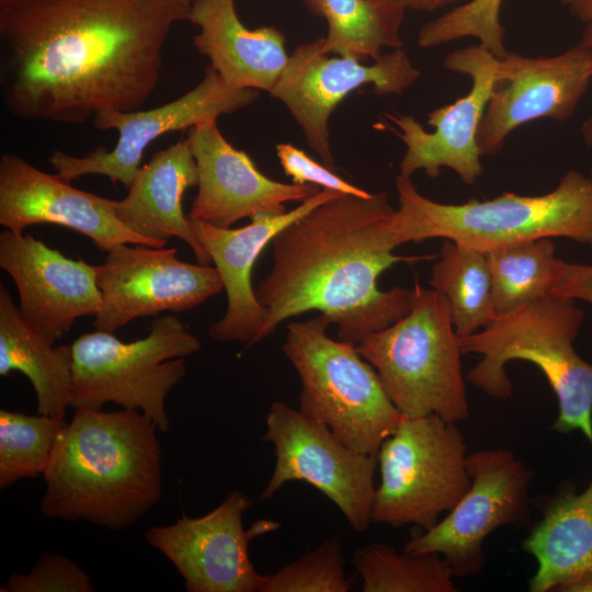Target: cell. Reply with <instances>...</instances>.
<instances>
[{"label": "cell", "instance_id": "1", "mask_svg": "<svg viewBox=\"0 0 592 592\" xmlns=\"http://www.w3.org/2000/svg\"><path fill=\"white\" fill-rule=\"evenodd\" d=\"M193 0H0V84L22 119L79 124L130 112L157 88Z\"/></svg>", "mask_w": 592, "mask_h": 592}, {"label": "cell", "instance_id": "2", "mask_svg": "<svg viewBox=\"0 0 592 592\" xmlns=\"http://www.w3.org/2000/svg\"><path fill=\"white\" fill-rule=\"evenodd\" d=\"M394 212L386 192L341 194L283 228L271 242V271L254 287L267 311L263 339L284 320L317 310L338 326V340L356 346L406 316L413 288L380 291L377 280L394 264L434 257L392 253Z\"/></svg>", "mask_w": 592, "mask_h": 592}, {"label": "cell", "instance_id": "3", "mask_svg": "<svg viewBox=\"0 0 592 592\" xmlns=\"http://www.w3.org/2000/svg\"><path fill=\"white\" fill-rule=\"evenodd\" d=\"M157 429L139 410L77 408L43 474L39 512L114 531L135 524L162 494Z\"/></svg>", "mask_w": 592, "mask_h": 592}, {"label": "cell", "instance_id": "4", "mask_svg": "<svg viewBox=\"0 0 592 592\" xmlns=\"http://www.w3.org/2000/svg\"><path fill=\"white\" fill-rule=\"evenodd\" d=\"M399 207L390 218L397 246L444 238L481 252L563 237L592 247V178L570 170L551 192L503 193L491 200L442 204L423 196L411 178H396Z\"/></svg>", "mask_w": 592, "mask_h": 592}, {"label": "cell", "instance_id": "5", "mask_svg": "<svg viewBox=\"0 0 592 592\" xmlns=\"http://www.w3.org/2000/svg\"><path fill=\"white\" fill-rule=\"evenodd\" d=\"M584 318L574 299L547 296L497 317L480 331L460 338L463 354L482 358L467 372V380L487 396L506 399L512 383L505 365L513 360L535 364L558 400L551 430L581 431L592 446V364L573 348Z\"/></svg>", "mask_w": 592, "mask_h": 592}, {"label": "cell", "instance_id": "6", "mask_svg": "<svg viewBox=\"0 0 592 592\" xmlns=\"http://www.w3.org/2000/svg\"><path fill=\"white\" fill-rule=\"evenodd\" d=\"M356 351L376 369L402 415L436 414L456 423L469 418L460 337L448 299L434 288L415 281L410 311L364 338Z\"/></svg>", "mask_w": 592, "mask_h": 592}, {"label": "cell", "instance_id": "7", "mask_svg": "<svg viewBox=\"0 0 592 592\" xmlns=\"http://www.w3.org/2000/svg\"><path fill=\"white\" fill-rule=\"evenodd\" d=\"M329 325L321 314L287 325L282 350L301 383L299 411L349 447L377 456L402 414L356 346L328 337Z\"/></svg>", "mask_w": 592, "mask_h": 592}, {"label": "cell", "instance_id": "8", "mask_svg": "<svg viewBox=\"0 0 592 592\" xmlns=\"http://www.w3.org/2000/svg\"><path fill=\"white\" fill-rule=\"evenodd\" d=\"M200 348V340L172 315L153 320L149 334L133 342L106 331L82 334L71 345L70 407L101 409L114 402L141 411L167 432V395L185 375L184 357Z\"/></svg>", "mask_w": 592, "mask_h": 592}, {"label": "cell", "instance_id": "9", "mask_svg": "<svg viewBox=\"0 0 592 592\" xmlns=\"http://www.w3.org/2000/svg\"><path fill=\"white\" fill-rule=\"evenodd\" d=\"M467 455L456 422L436 414L402 415L377 454L380 482L374 496L372 522L432 528L470 487Z\"/></svg>", "mask_w": 592, "mask_h": 592}, {"label": "cell", "instance_id": "10", "mask_svg": "<svg viewBox=\"0 0 592 592\" xmlns=\"http://www.w3.org/2000/svg\"><path fill=\"white\" fill-rule=\"evenodd\" d=\"M470 487L458 503L432 528L413 536L402 550L436 553L457 578L483 569V542L494 530L523 526L531 517L528 489L534 471L506 448H487L467 455Z\"/></svg>", "mask_w": 592, "mask_h": 592}, {"label": "cell", "instance_id": "11", "mask_svg": "<svg viewBox=\"0 0 592 592\" xmlns=\"http://www.w3.org/2000/svg\"><path fill=\"white\" fill-rule=\"evenodd\" d=\"M265 423L262 440L273 444L275 465L260 499L304 481L330 499L354 531L364 532L372 522L377 456L349 447L326 424L281 401L271 405Z\"/></svg>", "mask_w": 592, "mask_h": 592}, {"label": "cell", "instance_id": "12", "mask_svg": "<svg viewBox=\"0 0 592 592\" xmlns=\"http://www.w3.org/2000/svg\"><path fill=\"white\" fill-rule=\"evenodd\" d=\"M329 55L322 50V37L297 46L270 94L289 110L321 162L335 171L329 118L337 105L366 84L380 95L402 94L420 71L402 48L382 55L373 65Z\"/></svg>", "mask_w": 592, "mask_h": 592}, {"label": "cell", "instance_id": "13", "mask_svg": "<svg viewBox=\"0 0 592 592\" xmlns=\"http://www.w3.org/2000/svg\"><path fill=\"white\" fill-rule=\"evenodd\" d=\"M258 96V90L227 84L209 65L194 89L167 104L145 111L102 110L95 113L92 117L95 128L116 129L118 133L112 150L99 146L82 157L55 150L48 161L57 174L68 182L82 175L100 174L128 187L140 168L146 148L155 139L166 133L189 129L204 121L236 112Z\"/></svg>", "mask_w": 592, "mask_h": 592}, {"label": "cell", "instance_id": "14", "mask_svg": "<svg viewBox=\"0 0 592 592\" xmlns=\"http://www.w3.org/2000/svg\"><path fill=\"white\" fill-rule=\"evenodd\" d=\"M106 253L96 266L101 308L93 327L99 331L113 333L135 318L190 310L224 288L216 267L183 262L175 248L118 243Z\"/></svg>", "mask_w": 592, "mask_h": 592}, {"label": "cell", "instance_id": "15", "mask_svg": "<svg viewBox=\"0 0 592 592\" xmlns=\"http://www.w3.org/2000/svg\"><path fill=\"white\" fill-rule=\"evenodd\" d=\"M253 503L232 491L209 513L152 526L145 538L175 567L189 592H259L262 574L249 557L255 536L276 530L272 521H258L244 531L242 516Z\"/></svg>", "mask_w": 592, "mask_h": 592}, {"label": "cell", "instance_id": "16", "mask_svg": "<svg viewBox=\"0 0 592 592\" xmlns=\"http://www.w3.org/2000/svg\"><path fill=\"white\" fill-rule=\"evenodd\" d=\"M499 59L481 45H470L449 53L444 67L471 78L470 91L454 103L434 109L428 114L426 132L412 115L386 116L394 122L389 129L406 145L399 169L403 177L423 169L430 178L440 175L441 168L454 170L466 184L482 174L480 149L477 141L479 125L493 92Z\"/></svg>", "mask_w": 592, "mask_h": 592}, {"label": "cell", "instance_id": "17", "mask_svg": "<svg viewBox=\"0 0 592 592\" xmlns=\"http://www.w3.org/2000/svg\"><path fill=\"white\" fill-rule=\"evenodd\" d=\"M592 79V48L579 44L553 57L508 53L499 59L493 92L479 125L481 156L498 153L506 136L539 118L572 116Z\"/></svg>", "mask_w": 592, "mask_h": 592}, {"label": "cell", "instance_id": "18", "mask_svg": "<svg viewBox=\"0 0 592 592\" xmlns=\"http://www.w3.org/2000/svg\"><path fill=\"white\" fill-rule=\"evenodd\" d=\"M115 205V200L78 190L15 153L0 157V225L13 232L55 224L89 237L104 252L118 243L163 247L127 228L117 218Z\"/></svg>", "mask_w": 592, "mask_h": 592}, {"label": "cell", "instance_id": "19", "mask_svg": "<svg viewBox=\"0 0 592 592\" xmlns=\"http://www.w3.org/2000/svg\"><path fill=\"white\" fill-rule=\"evenodd\" d=\"M0 266L13 280L26 322L50 343L101 308L96 266L65 257L31 235L0 232Z\"/></svg>", "mask_w": 592, "mask_h": 592}, {"label": "cell", "instance_id": "20", "mask_svg": "<svg viewBox=\"0 0 592 592\" xmlns=\"http://www.w3.org/2000/svg\"><path fill=\"white\" fill-rule=\"evenodd\" d=\"M187 140L196 161L198 192L190 219L230 228L257 214H284L285 203L304 202L321 189L316 184L274 181L220 133L217 119L189 128Z\"/></svg>", "mask_w": 592, "mask_h": 592}, {"label": "cell", "instance_id": "21", "mask_svg": "<svg viewBox=\"0 0 592 592\" xmlns=\"http://www.w3.org/2000/svg\"><path fill=\"white\" fill-rule=\"evenodd\" d=\"M341 194L321 189L292 210L284 214H257L251 217L250 224L240 228H221L190 219L193 232L219 272L227 295L226 314L208 328L212 339L249 345L263 340L267 311L258 301L251 284L255 261L283 228Z\"/></svg>", "mask_w": 592, "mask_h": 592}, {"label": "cell", "instance_id": "22", "mask_svg": "<svg viewBox=\"0 0 592 592\" xmlns=\"http://www.w3.org/2000/svg\"><path fill=\"white\" fill-rule=\"evenodd\" d=\"M198 172L187 138H181L157 151L140 167L128 186L125 198L116 201L117 218L132 231L163 247L171 237L185 241L198 264L212 259L183 213L186 189L197 186Z\"/></svg>", "mask_w": 592, "mask_h": 592}, {"label": "cell", "instance_id": "23", "mask_svg": "<svg viewBox=\"0 0 592 592\" xmlns=\"http://www.w3.org/2000/svg\"><path fill=\"white\" fill-rule=\"evenodd\" d=\"M189 21L201 29L195 48L227 84L271 92L289 57L280 30L246 27L234 0H193Z\"/></svg>", "mask_w": 592, "mask_h": 592}, {"label": "cell", "instance_id": "24", "mask_svg": "<svg viewBox=\"0 0 592 592\" xmlns=\"http://www.w3.org/2000/svg\"><path fill=\"white\" fill-rule=\"evenodd\" d=\"M522 548L537 561L531 592L557 591L592 571V478L583 491L562 489L547 501Z\"/></svg>", "mask_w": 592, "mask_h": 592}, {"label": "cell", "instance_id": "25", "mask_svg": "<svg viewBox=\"0 0 592 592\" xmlns=\"http://www.w3.org/2000/svg\"><path fill=\"white\" fill-rule=\"evenodd\" d=\"M19 371L34 387L37 412L65 418L70 406L72 349L53 346L24 319L7 287L0 285V375Z\"/></svg>", "mask_w": 592, "mask_h": 592}, {"label": "cell", "instance_id": "26", "mask_svg": "<svg viewBox=\"0 0 592 592\" xmlns=\"http://www.w3.org/2000/svg\"><path fill=\"white\" fill-rule=\"evenodd\" d=\"M304 4L327 21L322 37L327 54L375 61L383 47L402 48L400 27L406 9L401 5L383 0H304Z\"/></svg>", "mask_w": 592, "mask_h": 592}, {"label": "cell", "instance_id": "27", "mask_svg": "<svg viewBox=\"0 0 592 592\" xmlns=\"http://www.w3.org/2000/svg\"><path fill=\"white\" fill-rule=\"evenodd\" d=\"M430 283L448 299L453 326L460 338L480 331L496 319L485 252L445 239L440 260L432 266Z\"/></svg>", "mask_w": 592, "mask_h": 592}, {"label": "cell", "instance_id": "28", "mask_svg": "<svg viewBox=\"0 0 592 592\" xmlns=\"http://www.w3.org/2000/svg\"><path fill=\"white\" fill-rule=\"evenodd\" d=\"M492 281L494 316L501 317L550 296L559 259L551 238L485 252Z\"/></svg>", "mask_w": 592, "mask_h": 592}, {"label": "cell", "instance_id": "29", "mask_svg": "<svg viewBox=\"0 0 592 592\" xmlns=\"http://www.w3.org/2000/svg\"><path fill=\"white\" fill-rule=\"evenodd\" d=\"M352 565L364 592H456L449 563L436 553L397 551L371 543L354 553Z\"/></svg>", "mask_w": 592, "mask_h": 592}, {"label": "cell", "instance_id": "30", "mask_svg": "<svg viewBox=\"0 0 592 592\" xmlns=\"http://www.w3.org/2000/svg\"><path fill=\"white\" fill-rule=\"evenodd\" d=\"M65 418L0 410V488L44 474Z\"/></svg>", "mask_w": 592, "mask_h": 592}, {"label": "cell", "instance_id": "31", "mask_svg": "<svg viewBox=\"0 0 592 592\" xmlns=\"http://www.w3.org/2000/svg\"><path fill=\"white\" fill-rule=\"evenodd\" d=\"M502 0H470L425 23L418 34V45L431 48L466 36L480 41V45L498 59L508 52L504 47L505 30L500 22Z\"/></svg>", "mask_w": 592, "mask_h": 592}, {"label": "cell", "instance_id": "32", "mask_svg": "<svg viewBox=\"0 0 592 592\" xmlns=\"http://www.w3.org/2000/svg\"><path fill=\"white\" fill-rule=\"evenodd\" d=\"M342 547L330 539L274 573L262 574L259 592H348Z\"/></svg>", "mask_w": 592, "mask_h": 592}, {"label": "cell", "instance_id": "33", "mask_svg": "<svg viewBox=\"0 0 592 592\" xmlns=\"http://www.w3.org/2000/svg\"><path fill=\"white\" fill-rule=\"evenodd\" d=\"M10 592H92V581L72 559L44 553L26 574L14 573L7 581Z\"/></svg>", "mask_w": 592, "mask_h": 592}, {"label": "cell", "instance_id": "34", "mask_svg": "<svg viewBox=\"0 0 592 592\" xmlns=\"http://www.w3.org/2000/svg\"><path fill=\"white\" fill-rule=\"evenodd\" d=\"M276 153L285 172L296 184H316L342 194L367 197L372 193L345 181L334 171L311 159L306 152L289 143L278 144Z\"/></svg>", "mask_w": 592, "mask_h": 592}, {"label": "cell", "instance_id": "35", "mask_svg": "<svg viewBox=\"0 0 592 592\" xmlns=\"http://www.w3.org/2000/svg\"><path fill=\"white\" fill-rule=\"evenodd\" d=\"M550 296L580 299L592 305V265L559 259Z\"/></svg>", "mask_w": 592, "mask_h": 592}, {"label": "cell", "instance_id": "36", "mask_svg": "<svg viewBox=\"0 0 592 592\" xmlns=\"http://www.w3.org/2000/svg\"><path fill=\"white\" fill-rule=\"evenodd\" d=\"M571 15L584 24L592 23V0H560Z\"/></svg>", "mask_w": 592, "mask_h": 592}, {"label": "cell", "instance_id": "37", "mask_svg": "<svg viewBox=\"0 0 592 592\" xmlns=\"http://www.w3.org/2000/svg\"><path fill=\"white\" fill-rule=\"evenodd\" d=\"M403 7L405 9H413L420 11H433L454 0H383Z\"/></svg>", "mask_w": 592, "mask_h": 592}, {"label": "cell", "instance_id": "38", "mask_svg": "<svg viewBox=\"0 0 592 592\" xmlns=\"http://www.w3.org/2000/svg\"><path fill=\"white\" fill-rule=\"evenodd\" d=\"M558 592H592V571L561 585Z\"/></svg>", "mask_w": 592, "mask_h": 592}, {"label": "cell", "instance_id": "39", "mask_svg": "<svg viewBox=\"0 0 592 592\" xmlns=\"http://www.w3.org/2000/svg\"><path fill=\"white\" fill-rule=\"evenodd\" d=\"M580 44L592 48V23L585 24ZM582 133L588 145L592 144V118L584 122Z\"/></svg>", "mask_w": 592, "mask_h": 592}]
</instances>
